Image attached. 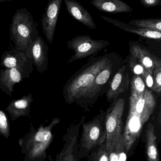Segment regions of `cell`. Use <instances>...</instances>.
<instances>
[{"instance_id": "obj_4", "label": "cell", "mask_w": 161, "mask_h": 161, "mask_svg": "<svg viewBox=\"0 0 161 161\" xmlns=\"http://www.w3.org/2000/svg\"><path fill=\"white\" fill-rule=\"evenodd\" d=\"M37 25L27 8L17 10L12 18L10 28L11 40L14 44L15 48L25 52L30 43L39 35Z\"/></svg>"}, {"instance_id": "obj_16", "label": "cell", "mask_w": 161, "mask_h": 161, "mask_svg": "<svg viewBox=\"0 0 161 161\" xmlns=\"http://www.w3.org/2000/svg\"><path fill=\"white\" fill-rule=\"evenodd\" d=\"M67 11L70 16L91 30L96 29L94 19L90 13L76 0H64Z\"/></svg>"}, {"instance_id": "obj_8", "label": "cell", "mask_w": 161, "mask_h": 161, "mask_svg": "<svg viewBox=\"0 0 161 161\" xmlns=\"http://www.w3.org/2000/svg\"><path fill=\"white\" fill-rule=\"evenodd\" d=\"M109 45V41L95 40L92 39L90 35L77 36L67 43V47L74 52L67 63L95 56Z\"/></svg>"}, {"instance_id": "obj_22", "label": "cell", "mask_w": 161, "mask_h": 161, "mask_svg": "<svg viewBox=\"0 0 161 161\" xmlns=\"http://www.w3.org/2000/svg\"><path fill=\"white\" fill-rule=\"evenodd\" d=\"M125 144L122 134L118 143L109 153V161H125L127 160Z\"/></svg>"}, {"instance_id": "obj_10", "label": "cell", "mask_w": 161, "mask_h": 161, "mask_svg": "<svg viewBox=\"0 0 161 161\" xmlns=\"http://www.w3.org/2000/svg\"><path fill=\"white\" fill-rule=\"evenodd\" d=\"M84 117L78 125L71 126L68 129L67 133L64 136V140H65V143L64 148L60 153L57 155L56 161H79L78 158L79 129L80 126L84 121Z\"/></svg>"}, {"instance_id": "obj_18", "label": "cell", "mask_w": 161, "mask_h": 161, "mask_svg": "<svg viewBox=\"0 0 161 161\" xmlns=\"http://www.w3.org/2000/svg\"><path fill=\"white\" fill-rule=\"evenodd\" d=\"M101 18L103 20L111 23L116 27L123 30L124 31L135 34L146 38L155 39V40L161 41V32H160L131 26L127 23H125L117 19H113L111 18L107 17L104 16H102Z\"/></svg>"}, {"instance_id": "obj_15", "label": "cell", "mask_w": 161, "mask_h": 161, "mask_svg": "<svg viewBox=\"0 0 161 161\" xmlns=\"http://www.w3.org/2000/svg\"><path fill=\"white\" fill-rule=\"evenodd\" d=\"M24 79H26L25 74L16 68L0 69V88L8 96L11 97L14 86Z\"/></svg>"}, {"instance_id": "obj_5", "label": "cell", "mask_w": 161, "mask_h": 161, "mask_svg": "<svg viewBox=\"0 0 161 161\" xmlns=\"http://www.w3.org/2000/svg\"><path fill=\"white\" fill-rule=\"evenodd\" d=\"M105 113L102 111L93 119L83 123L79 144L78 158L87 157L94 149L105 142Z\"/></svg>"}, {"instance_id": "obj_1", "label": "cell", "mask_w": 161, "mask_h": 161, "mask_svg": "<svg viewBox=\"0 0 161 161\" xmlns=\"http://www.w3.org/2000/svg\"><path fill=\"white\" fill-rule=\"evenodd\" d=\"M129 110L123 129L125 150L128 153L139 138L144 124L154 112L156 100L151 90L146 89L142 95L130 92Z\"/></svg>"}, {"instance_id": "obj_12", "label": "cell", "mask_w": 161, "mask_h": 161, "mask_svg": "<svg viewBox=\"0 0 161 161\" xmlns=\"http://www.w3.org/2000/svg\"><path fill=\"white\" fill-rule=\"evenodd\" d=\"M62 1L63 0H48L41 19L42 30L49 44L53 41Z\"/></svg>"}, {"instance_id": "obj_2", "label": "cell", "mask_w": 161, "mask_h": 161, "mask_svg": "<svg viewBox=\"0 0 161 161\" xmlns=\"http://www.w3.org/2000/svg\"><path fill=\"white\" fill-rule=\"evenodd\" d=\"M118 56L114 53H110L98 57H92L65 84L63 93L65 102L76 104L92 85L99 73Z\"/></svg>"}, {"instance_id": "obj_14", "label": "cell", "mask_w": 161, "mask_h": 161, "mask_svg": "<svg viewBox=\"0 0 161 161\" xmlns=\"http://www.w3.org/2000/svg\"><path fill=\"white\" fill-rule=\"evenodd\" d=\"M130 54L134 57L147 71L153 74L155 68L161 66V61L143 46L136 42L130 41Z\"/></svg>"}, {"instance_id": "obj_11", "label": "cell", "mask_w": 161, "mask_h": 161, "mask_svg": "<svg viewBox=\"0 0 161 161\" xmlns=\"http://www.w3.org/2000/svg\"><path fill=\"white\" fill-rule=\"evenodd\" d=\"M1 66L4 69L16 68L29 78L33 70V64L28 60L25 53L16 49H13L3 53L1 59Z\"/></svg>"}, {"instance_id": "obj_6", "label": "cell", "mask_w": 161, "mask_h": 161, "mask_svg": "<svg viewBox=\"0 0 161 161\" xmlns=\"http://www.w3.org/2000/svg\"><path fill=\"white\" fill-rule=\"evenodd\" d=\"M121 65V59L118 56L99 73L92 85L76 104L86 110H89V108L93 106L98 98L107 92L113 77Z\"/></svg>"}, {"instance_id": "obj_25", "label": "cell", "mask_w": 161, "mask_h": 161, "mask_svg": "<svg viewBox=\"0 0 161 161\" xmlns=\"http://www.w3.org/2000/svg\"><path fill=\"white\" fill-rule=\"evenodd\" d=\"M0 135L8 138L10 136L9 120L6 114L0 110Z\"/></svg>"}, {"instance_id": "obj_17", "label": "cell", "mask_w": 161, "mask_h": 161, "mask_svg": "<svg viewBox=\"0 0 161 161\" xmlns=\"http://www.w3.org/2000/svg\"><path fill=\"white\" fill-rule=\"evenodd\" d=\"M33 102L31 93L27 96H23L19 99L12 101L5 111L9 112L10 117L14 121L21 116L31 117V105Z\"/></svg>"}, {"instance_id": "obj_30", "label": "cell", "mask_w": 161, "mask_h": 161, "mask_svg": "<svg viewBox=\"0 0 161 161\" xmlns=\"http://www.w3.org/2000/svg\"><path fill=\"white\" fill-rule=\"evenodd\" d=\"M13 0H0V3L5 2L7 1H12Z\"/></svg>"}, {"instance_id": "obj_9", "label": "cell", "mask_w": 161, "mask_h": 161, "mask_svg": "<svg viewBox=\"0 0 161 161\" xmlns=\"http://www.w3.org/2000/svg\"><path fill=\"white\" fill-rule=\"evenodd\" d=\"M49 47L40 35L29 44L25 50L26 57L34 65L38 72L42 73L47 69L48 51Z\"/></svg>"}, {"instance_id": "obj_3", "label": "cell", "mask_w": 161, "mask_h": 161, "mask_svg": "<svg viewBox=\"0 0 161 161\" xmlns=\"http://www.w3.org/2000/svg\"><path fill=\"white\" fill-rule=\"evenodd\" d=\"M60 121L59 118H53L48 126L44 127V124H41L36 130L31 124L30 132L19 140V143L22 148V152L25 155L24 161L45 160L47 157L46 151L53 140L52 131Z\"/></svg>"}, {"instance_id": "obj_26", "label": "cell", "mask_w": 161, "mask_h": 161, "mask_svg": "<svg viewBox=\"0 0 161 161\" xmlns=\"http://www.w3.org/2000/svg\"><path fill=\"white\" fill-rule=\"evenodd\" d=\"M129 69L134 75H141L146 71L143 66L131 55L129 56Z\"/></svg>"}, {"instance_id": "obj_7", "label": "cell", "mask_w": 161, "mask_h": 161, "mask_svg": "<svg viewBox=\"0 0 161 161\" xmlns=\"http://www.w3.org/2000/svg\"><path fill=\"white\" fill-rule=\"evenodd\" d=\"M125 101L119 98L111 103V105L105 113V129L106 148L110 152L118 143L122 134V116Z\"/></svg>"}, {"instance_id": "obj_21", "label": "cell", "mask_w": 161, "mask_h": 161, "mask_svg": "<svg viewBox=\"0 0 161 161\" xmlns=\"http://www.w3.org/2000/svg\"><path fill=\"white\" fill-rule=\"evenodd\" d=\"M128 24L131 26L161 32V19L160 18L133 19L129 21Z\"/></svg>"}, {"instance_id": "obj_28", "label": "cell", "mask_w": 161, "mask_h": 161, "mask_svg": "<svg viewBox=\"0 0 161 161\" xmlns=\"http://www.w3.org/2000/svg\"><path fill=\"white\" fill-rule=\"evenodd\" d=\"M139 1L145 8H150L161 5V0H139Z\"/></svg>"}, {"instance_id": "obj_29", "label": "cell", "mask_w": 161, "mask_h": 161, "mask_svg": "<svg viewBox=\"0 0 161 161\" xmlns=\"http://www.w3.org/2000/svg\"><path fill=\"white\" fill-rule=\"evenodd\" d=\"M142 77L145 82V83L147 85V86L152 89L153 85L152 74L146 70L142 75Z\"/></svg>"}, {"instance_id": "obj_13", "label": "cell", "mask_w": 161, "mask_h": 161, "mask_svg": "<svg viewBox=\"0 0 161 161\" xmlns=\"http://www.w3.org/2000/svg\"><path fill=\"white\" fill-rule=\"evenodd\" d=\"M129 66L121 64L114 75L106 92L107 101L112 103L116 100L119 96L128 90L130 83Z\"/></svg>"}, {"instance_id": "obj_23", "label": "cell", "mask_w": 161, "mask_h": 161, "mask_svg": "<svg viewBox=\"0 0 161 161\" xmlns=\"http://www.w3.org/2000/svg\"><path fill=\"white\" fill-rule=\"evenodd\" d=\"M88 155V160L94 161H109V154L105 142L97 147Z\"/></svg>"}, {"instance_id": "obj_20", "label": "cell", "mask_w": 161, "mask_h": 161, "mask_svg": "<svg viewBox=\"0 0 161 161\" xmlns=\"http://www.w3.org/2000/svg\"><path fill=\"white\" fill-rule=\"evenodd\" d=\"M146 153L148 161H159V152L154 125L151 122L147 125L146 131Z\"/></svg>"}, {"instance_id": "obj_27", "label": "cell", "mask_w": 161, "mask_h": 161, "mask_svg": "<svg viewBox=\"0 0 161 161\" xmlns=\"http://www.w3.org/2000/svg\"><path fill=\"white\" fill-rule=\"evenodd\" d=\"M152 76L153 81L152 90L160 95L161 92V66L154 69Z\"/></svg>"}, {"instance_id": "obj_24", "label": "cell", "mask_w": 161, "mask_h": 161, "mask_svg": "<svg viewBox=\"0 0 161 161\" xmlns=\"http://www.w3.org/2000/svg\"><path fill=\"white\" fill-rule=\"evenodd\" d=\"M130 83L131 85V92H134L138 95H143L147 89L145 82L141 75L134 74Z\"/></svg>"}, {"instance_id": "obj_19", "label": "cell", "mask_w": 161, "mask_h": 161, "mask_svg": "<svg viewBox=\"0 0 161 161\" xmlns=\"http://www.w3.org/2000/svg\"><path fill=\"white\" fill-rule=\"evenodd\" d=\"M91 4L101 12L109 14L130 13L133 9L121 0H92Z\"/></svg>"}]
</instances>
